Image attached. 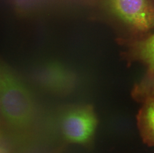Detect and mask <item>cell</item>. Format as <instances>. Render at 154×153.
Returning a JSON list of instances; mask_svg holds the SVG:
<instances>
[{
    "label": "cell",
    "mask_w": 154,
    "mask_h": 153,
    "mask_svg": "<svg viewBox=\"0 0 154 153\" xmlns=\"http://www.w3.org/2000/svg\"><path fill=\"white\" fill-rule=\"evenodd\" d=\"M138 116V125L144 143L154 146V96L144 100Z\"/></svg>",
    "instance_id": "cell-6"
},
{
    "label": "cell",
    "mask_w": 154,
    "mask_h": 153,
    "mask_svg": "<svg viewBox=\"0 0 154 153\" xmlns=\"http://www.w3.org/2000/svg\"><path fill=\"white\" fill-rule=\"evenodd\" d=\"M115 16L137 31L154 28V6L149 0H108Z\"/></svg>",
    "instance_id": "cell-3"
},
{
    "label": "cell",
    "mask_w": 154,
    "mask_h": 153,
    "mask_svg": "<svg viewBox=\"0 0 154 153\" xmlns=\"http://www.w3.org/2000/svg\"><path fill=\"white\" fill-rule=\"evenodd\" d=\"M33 79L39 88L54 94L67 92L72 82L69 72L60 63L51 60L44 62L37 67Z\"/></svg>",
    "instance_id": "cell-4"
},
{
    "label": "cell",
    "mask_w": 154,
    "mask_h": 153,
    "mask_svg": "<svg viewBox=\"0 0 154 153\" xmlns=\"http://www.w3.org/2000/svg\"><path fill=\"white\" fill-rule=\"evenodd\" d=\"M154 96V84L144 91L140 94V98L141 100H145L150 97Z\"/></svg>",
    "instance_id": "cell-9"
},
{
    "label": "cell",
    "mask_w": 154,
    "mask_h": 153,
    "mask_svg": "<svg viewBox=\"0 0 154 153\" xmlns=\"http://www.w3.org/2000/svg\"><path fill=\"white\" fill-rule=\"evenodd\" d=\"M17 7L22 11L30 10L38 4L40 0H14Z\"/></svg>",
    "instance_id": "cell-8"
},
{
    "label": "cell",
    "mask_w": 154,
    "mask_h": 153,
    "mask_svg": "<svg viewBox=\"0 0 154 153\" xmlns=\"http://www.w3.org/2000/svg\"><path fill=\"white\" fill-rule=\"evenodd\" d=\"M97 121L93 108L80 106L66 111L60 119V129L66 140L72 143L85 144L90 141Z\"/></svg>",
    "instance_id": "cell-2"
},
{
    "label": "cell",
    "mask_w": 154,
    "mask_h": 153,
    "mask_svg": "<svg viewBox=\"0 0 154 153\" xmlns=\"http://www.w3.org/2000/svg\"><path fill=\"white\" fill-rule=\"evenodd\" d=\"M38 110L32 94L0 57V122L11 136H26L36 122Z\"/></svg>",
    "instance_id": "cell-1"
},
{
    "label": "cell",
    "mask_w": 154,
    "mask_h": 153,
    "mask_svg": "<svg viewBox=\"0 0 154 153\" xmlns=\"http://www.w3.org/2000/svg\"><path fill=\"white\" fill-rule=\"evenodd\" d=\"M10 136L0 122V153H12L11 145L10 143Z\"/></svg>",
    "instance_id": "cell-7"
},
{
    "label": "cell",
    "mask_w": 154,
    "mask_h": 153,
    "mask_svg": "<svg viewBox=\"0 0 154 153\" xmlns=\"http://www.w3.org/2000/svg\"><path fill=\"white\" fill-rule=\"evenodd\" d=\"M130 49L132 56L147 66V75L134 92L136 94H141L154 84V34L133 42Z\"/></svg>",
    "instance_id": "cell-5"
}]
</instances>
